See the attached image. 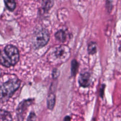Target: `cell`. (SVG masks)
I'll use <instances>...</instances> for the list:
<instances>
[{"label":"cell","instance_id":"6da1fadb","mask_svg":"<svg viewBox=\"0 0 121 121\" xmlns=\"http://www.w3.org/2000/svg\"><path fill=\"white\" fill-rule=\"evenodd\" d=\"M19 59V52L15 46L8 45L0 51V63L4 67L9 68L15 65Z\"/></svg>","mask_w":121,"mask_h":121},{"label":"cell","instance_id":"277c9868","mask_svg":"<svg viewBox=\"0 0 121 121\" xmlns=\"http://www.w3.org/2000/svg\"><path fill=\"white\" fill-rule=\"evenodd\" d=\"M50 38L48 31L42 29L36 33L32 41L33 45L35 48L39 49L45 46L48 42Z\"/></svg>","mask_w":121,"mask_h":121},{"label":"cell","instance_id":"9c48e42d","mask_svg":"<svg viewBox=\"0 0 121 121\" xmlns=\"http://www.w3.org/2000/svg\"><path fill=\"white\" fill-rule=\"evenodd\" d=\"M87 52L90 54H94L96 52V45L95 42H91L90 43L87 47Z\"/></svg>","mask_w":121,"mask_h":121},{"label":"cell","instance_id":"7c38bea8","mask_svg":"<svg viewBox=\"0 0 121 121\" xmlns=\"http://www.w3.org/2000/svg\"><path fill=\"white\" fill-rule=\"evenodd\" d=\"M78 63L76 60H73L71 61V74L72 76H75L78 70Z\"/></svg>","mask_w":121,"mask_h":121},{"label":"cell","instance_id":"8fae6325","mask_svg":"<svg viewBox=\"0 0 121 121\" xmlns=\"http://www.w3.org/2000/svg\"><path fill=\"white\" fill-rule=\"evenodd\" d=\"M7 8L10 11H13L16 8L15 0H4Z\"/></svg>","mask_w":121,"mask_h":121},{"label":"cell","instance_id":"30bf717a","mask_svg":"<svg viewBox=\"0 0 121 121\" xmlns=\"http://www.w3.org/2000/svg\"><path fill=\"white\" fill-rule=\"evenodd\" d=\"M11 120V116L9 112L3 110L0 111V121Z\"/></svg>","mask_w":121,"mask_h":121},{"label":"cell","instance_id":"52a82bcc","mask_svg":"<svg viewBox=\"0 0 121 121\" xmlns=\"http://www.w3.org/2000/svg\"><path fill=\"white\" fill-rule=\"evenodd\" d=\"M47 101L48 108L50 110H52L54 107L55 102V95L52 93L49 94L48 95Z\"/></svg>","mask_w":121,"mask_h":121},{"label":"cell","instance_id":"5bb4252c","mask_svg":"<svg viewBox=\"0 0 121 121\" xmlns=\"http://www.w3.org/2000/svg\"><path fill=\"white\" fill-rule=\"evenodd\" d=\"M35 115L34 113H31L29 115V116L28 118L27 119V120H34L35 119Z\"/></svg>","mask_w":121,"mask_h":121},{"label":"cell","instance_id":"5b68a950","mask_svg":"<svg viewBox=\"0 0 121 121\" xmlns=\"http://www.w3.org/2000/svg\"><path fill=\"white\" fill-rule=\"evenodd\" d=\"M33 99H29L23 101L18 105L17 111L18 120H23V114L25 113L27 107L32 103Z\"/></svg>","mask_w":121,"mask_h":121},{"label":"cell","instance_id":"7a4b0ae2","mask_svg":"<svg viewBox=\"0 0 121 121\" xmlns=\"http://www.w3.org/2000/svg\"><path fill=\"white\" fill-rule=\"evenodd\" d=\"M20 81L17 78L9 80L0 86V103L8 101L19 88Z\"/></svg>","mask_w":121,"mask_h":121},{"label":"cell","instance_id":"ba28073f","mask_svg":"<svg viewBox=\"0 0 121 121\" xmlns=\"http://www.w3.org/2000/svg\"><path fill=\"white\" fill-rule=\"evenodd\" d=\"M55 37L59 42H64L66 39V34L64 31L60 30L55 33Z\"/></svg>","mask_w":121,"mask_h":121},{"label":"cell","instance_id":"3957f363","mask_svg":"<svg viewBox=\"0 0 121 121\" xmlns=\"http://www.w3.org/2000/svg\"><path fill=\"white\" fill-rule=\"evenodd\" d=\"M70 55L69 48L66 45H60L52 49L49 55V60L52 63L60 64L66 61Z\"/></svg>","mask_w":121,"mask_h":121},{"label":"cell","instance_id":"2e32d148","mask_svg":"<svg viewBox=\"0 0 121 121\" xmlns=\"http://www.w3.org/2000/svg\"><path fill=\"white\" fill-rule=\"evenodd\" d=\"M70 120V118L69 117V116H67V117H66L64 119V120H66V121H67V120Z\"/></svg>","mask_w":121,"mask_h":121},{"label":"cell","instance_id":"4fadbf2b","mask_svg":"<svg viewBox=\"0 0 121 121\" xmlns=\"http://www.w3.org/2000/svg\"><path fill=\"white\" fill-rule=\"evenodd\" d=\"M52 77L54 78H57L59 75V71L56 69H54L52 71Z\"/></svg>","mask_w":121,"mask_h":121},{"label":"cell","instance_id":"8992f818","mask_svg":"<svg viewBox=\"0 0 121 121\" xmlns=\"http://www.w3.org/2000/svg\"><path fill=\"white\" fill-rule=\"evenodd\" d=\"M90 74L88 72L80 74L78 78L79 85L83 87H88L90 85Z\"/></svg>","mask_w":121,"mask_h":121},{"label":"cell","instance_id":"9a60e30c","mask_svg":"<svg viewBox=\"0 0 121 121\" xmlns=\"http://www.w3.org/2000/svg\"><path fill=\"white\" fill-rule=\"evenodd\" d=\"M104 85L103 87H102L101 90V93H100V95H101V97H103V95H104Z\"/></svg>","mask_w":121,"mask_h":121}]
</instances>
